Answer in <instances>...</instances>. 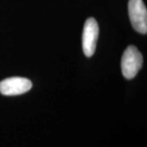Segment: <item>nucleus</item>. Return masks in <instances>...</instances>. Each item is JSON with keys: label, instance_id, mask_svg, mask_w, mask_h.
Wrapping results in <instances>:
<instances>
[{"label": "nucleus", "instance_id": "nucleus-1", "mask_svg": "<svg viewBox=\"0 0 147 147\" xmlns=\"http://www.w3.org/2000/svg\"><path fill=\"white\" fill-rule=\"evenodd\" d=\"M143 57L135 46H128L123 54L121 69L123 77L127 79H133L142 67Z\"/></svg>", "mask_w": 147, "mask_h": 147}, {"label": "nucleus", "instance_id": "nucleus-2", "mask_svg": "<svg viewBox=\"0 0 147 147\" xmlns=\"http://www.w3.org/2000/svg\"><path fill=\"white\" fill-rule=\"evenodd\" d=\"M128 15L133 28L142 34L147 33V9L143 0H129Z\"/></svg>", "mask_w": 147, "mask_h": 147}, {"label": "nucleus", "instance_id": "nucleus-3", "mask_svg": "<svg viewBox=\"0 0 147 147\" xmlns=\"http://www.w3.org/2000/svg\"><path fill=\"white\" fill-rule=\"evenodd\" d=\"M99 36V26L94 18L90 17L85 21L83 32V50L86 57H91L93 56L96 42Z\"/></svg>", "mask_w": 147, "mask_h": 147}, {"label": "nucleus", "instance_id": "nucleus-4", "mask_svg": "<svg viewBox=\"0 0 147 147\" xmlns=\"http://www.w3.org/2000/svg\"><path fill=\"white\" fill-rule=\"evenodd\" d=\"M31 88V81L22 77H11L0 82V93L4 96L24 94L29 92Z\"/></svg>", "mask_w": 147, "mask_h": 147}]
</instances>
